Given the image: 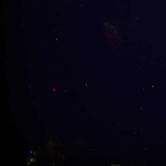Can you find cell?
Listing matches in <instances>:
<instances>
[{
  "instance_id": "cell-1",
  "label": "cell",
  "mask_w": 166,
  "mask_h": 166,
  "mask_svg": "<svg viewBox=\"0 0 166 166\" xmlns=\"http://www.w3.org/2000/svg\"><path fill=\"white\" fill-rule=\"evenodd\" d=\"M30 154L32 153V151H30Z\"/></svg>"
}]
</instances>
